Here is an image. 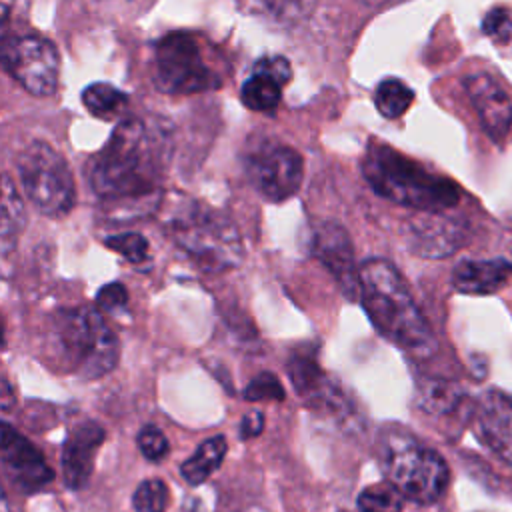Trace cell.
I'll use <instances>...</instances> for the list:
<instances>
[{
  "mask_svg": "<svg viewBox=\"0 0 512 512\" xmlns=\"http://www.w3.org/2000/svg\"><path fill=\"white\" fill-rule=\"evenodd\" d=\"M172 148V126L164 118L122 120L90 160L88 180L94 194L122 208L154 202Z\"/></svg>",
  "mask_w": 512,
  "mask_h": 512,
  "instance_id": "1",
  "label": "cell"
},
{
  "mask_svg": "<svg viewBox=\"0 0 512 512\" xmlns=\"http://www.w3.org/2000/svg\"><path fill=\"white\" fill-rule=\"evenodd\" d=\"M360 302L374 328L398 348L414 356L436 350L430 324L388 260L370 258L360 266Z\"/></svg>",
  "mask_w": 512,
  "mask_h": 512,
  "instance_id": "2",
  "label": "cell"
},
{
  "mask_svg": "<svg viewBox=\"0 0 512 512\" xmlns=\"http://www.w3.org/2000/svg\"><path fill=\"white\" fill-rule=\"evenodd\" d=\"M362 172L378 196L408 208L442 212L460 200V188L452 180L426 170L388 144L366 148Z\"/></svg>",
  "mask_w": 512,
  "mask_h": 512,
  "instance_id": "3",
  "label": "cell"
},
{
  "mask_svg": "<svg viewBox=\"0 0 512 512\" xmlns=\"http://www.w3.org/2000/svg\"><path fill=\"white\" fill-rule=\"evenodd\" d=\"M52 342L64 368L84 380L102 378L118 364V338L96 308L60 310L52 320Z\"/></svg>",
  "mask_w": 512,
  "mask_h": 512,
  "instance_id": "4",
  "label": "cell"
},
{
  "mask_svg": "<svg viewBox=\"0 0 512 512\" xmlns=\"http://www.w3.org/2000/svg\"><path fill=\"white\" fill-rule=\"evenodd\" d=\"M168 234L200 268L222 272L242 262V238L234 222L196 200L174 210L166 222Z\"/></svg>",
  "mask_w": 512,
  "mask_h": 512,
  "instance_id": "5",
  "label": "cell"
},
{
  "mask_svg": "<svg viewBox=\"0 0 512 512\" xmlns=\"http://www.w3.org/2000/svg\"><path fill=\"white\" fill-rule=\"evenodd\" d=\"M20 184L34 208L58 218L72 210L76 186L66 158L42 140L30 142L16 160Z\"/></svg>",
  "mask_w": 512,
  "mask_h": 512,
  "instance_id": "6",
  "label": "cell"
},
{
  "mask_svg": "<svg viewBox=\"0 0 512 512\" xmlns=\"http://www.w3.org/2000/svg\"><path fill=\"white\" fill-rule=\"evenodd\" d=\"M152 82L164 94H196L222 86L194 34L170 32L154 46Z\"/></svg>",
  "mask_w": 512,
  "mask_h": 512,
  "instance_id": "7",
  "label": "cell"
},
{
  "mask_svg": "<svg viewBox=\"0 0 512 512\" xmlns=\"http://www.w3.org/2000/svg\"><path fill=\"white\" fill-rule=\"evenodd\" d=\"M384 468L388 480L418 504L440 500L450 482V470L444 458L410 436H396L388 442Z\"/></svg>",
  "mask_w": 512,
  "mask_h": 512,
  "instance_id": "8",
  "label": "cell"
},
{
  "mask_svg": "<svg viewBox=\"0 0 512 512\" xmlns=\"http://www.w3.org/2000/svg\"><path fill=\"white\" fill-rule=\"evenodd\" d=\"M4 70L32 96H52L58 86L56 46L38 34H16L2 42Z\"/></svg>",
  "mask_w": 512,
  "mask_h": 512,
  "instance_id": "9",
  "label": "cell"
},
{
  "mask_svg": "<svg viewBox=\"0 0 512 512\" xmlns=\"http://www.w3.org/2000/svg\"><path fill=\"white\" fill-rule=\"evenodd\" d=\"M246 174L260 196L268 202H282L300 188L304 162L290 146L266 144L248 156Z\"/></svg>",
  "mask_w": 512,
  "mask_h": 512,
  "instance_id": "10",
  "label": "cell"
},
{
  "mask_svg": "<svg viewBox=\"0 0 512 512\" xmlns=\"http://www.w3.org/2000/svg\"><path fill=\"white\" fill-rule=\"evenodd\" d=\"M0 454L4 476L22 494L38 492L54 478L40 450L8 422H2Z\"/></svg>",
  "mask_w": 512,
  "mask_h": 512,
  "instance_id": "11",
  "label": "cell"
},
{
  "mask_svg": "<svg viewBox=\"0 0 512 512\" xmlns=\"http://www.w3.org/2000/svg\"><path fill=\"white\" fill-rule=\"evenodd\" d=\"M464 88L486 136L502 144L512 130V94L486 72L466 76Z\"/></svg>",
  "mask_w": 512,
  "mask_h": 512,
  "instance_id": "12",
  "label": "cell"
},
{
  "mask_svg": "<svg viewBox=\"0 0 512 512\" xmlns=\"http://www.w3.org/2000/svg\"><path fill=\"white\" fill-rule=\"evenodd\" d=\"M472 430L482 446L512 466V396L486 390L476 400Z\"/></svg>",
  "mask_w": 512,
  "mask_h": 512,
  "instance_id": "13",
  "label": "cell"
},
{
  "mask_svg": "<svg viewBox=\"0 0 512 512\" xmlns=\"http://www.w3.org/2000/svg\"><path fill=\"white\" fill-rule=\"evenodd\" d=\"M314 254L332 272L348 298H360V268H354L352 242L340 224L322 222L316 228Z\"/></svg>",
  "mask_w": 512,
  "mask_h": 512,
  "instance_id": "14",
  "label": "cell"
},
{
  "mask_svg": "<svg viewBox=\"0 0 512 512\" xmlns=\"http://www.w3.org/2000/svg\"><path fill=\"white\" fill-rule=\"evenodd\" d=\"M104 442V430L98 422L76 424L62 446V478L70 490H80L88 484L94 472V458Z\"/></svg>",
  "mask_w": 512,
  "mask_h": 512,
  "instance_id": "15",
  "label": "cell"
},
{
  "mask_svg": "<svg viewBox=\"0 0 512 512\" xmlns=\"http://www.w3.org/2000/svg\"><path fill=\"white\" fill-rule=\"evenodd\" d=\"M410 250L426 258H444L458 250L466 238V228L440 212H428L408 224Z\"/></svg>",
  "mask_w": 512,
  "mask_h": 512,
  "instance_id": "16",
  "label": "cell"
},
{
  "mask_svg": "<svg viewBox=\"0 0 512 512\" xmlns=\"http://www.w3.org/2000/svg\"><path fill=\"white\" fill-rule=\"evenodd\" d=\"M290 372V380L296 392L314 406L336 412L340 408V394L334 382L326 378L322 368L316 362V354L306 348L294 352L286 364Z\"/></svg>",
  "mask_w": 512,
  "mask_h": 512,
  "instance_id": "17",
  "label": "cell"
},
{
  "mask_svg": "<svg viewBox=\"0 0 512 512\" xmlns=\"http://www.w3.org/2000/svg\"><path fill=\"white\" fill-rule=\"evenodd\" d=\"M512 278V262L506 258L462 260L452 270V286L462 294L486 296L504 288Z\"/></svg>",
  "mask_w": 512,
  "mask_h": 512,
  "instance_id": "18",
  "label": "cell"
},
{
  "mask_svg": "<svg viewBox=\"0 0 512 512\" xmlns=\"http://www.w3.org/2000/svg\"><path fill=\"white\" fill-rule=\"evenodd\" d=\"M282 82L264 68L254 66L252 74L240 88V100L254 112H272L282 98Z\"/></svg>",
  "mask_w": 512,
  "mask_h": 512,
  "instance_id": "19",
  "label": "cell"
},
{
  "mask_svg": "<svg viewBox=\"0 0 512 512\" xmlns=\"http://www.w3.org/2000/svg\"><path fill=\"white\" fill-rule=\"evenodd\" d=\"M226 450H228V444H226L224 436H212V438L204 440L196 448V452L188 460L182 462V466H180L182 478L192 486L202 484L220 468V464L226 456Z\"/></svg>",
  "mask_w": 512,
  "mask_h": 512,
  "instance_id": "20",
  "label": "cell"
},
{
  "mask_svg": "<svg viewBox=\"0 0 512 512\" xmlns=\"http://www.w3.org/2000/svg\"><path fill=\"white\" fill-rule=\"evenodd\" d=\"M26 224V210L24 204L10 180L8 174L2 178V226H0V242H2V252L8 254L14 246L16 240Z\"/></svg>",
  "mask_w": 512,
  "mask_h": 512,
  "instance_id": "21",
  "label": "cell"
},
{
  "mask_svg": "<svg viewBox=\"0 0 512 512\" xmlns=\"http://www.w3.org/2000/svg\"><path fill=\"white\" fill-rule=\"evenodd\" d=\"M418 406L428 412V414H448L452 412L460 400H462V390L458 388V384L450 382V380H424L418 386Z\"/></svg>",
  "mask_w": 512,
  "mask_h": 512,
  "instance_id": "22",
  "label": "cell"
},
{
  "mask_svg": "<svg viewBox=\"0 0 512 512\" xmlns=\"http://www.w3.org/2000/svg\"><path fill=\"white\" fill-rule=\"evenodd\" d=\"M80 98L86 110L102 120H112L128 104V96L108 82H94L86 86Z\"/></svg>",
  "mask_w": 512,
  "mask_h": 512,
  "instance_id": "23",
  "label": "cell"
},
{
  "mask_svg": "<svg viewBox=\"0 0 512 512\" xmlns=\"http://www.w3.org/2000/svg\"><path fill=\"white\" fill-rule=\"evenodd\" d=\"M412 102H414V92L400 78H384L374 92V104L384 118L402 116Z\"/></svg>",
  "mask_w": 512,
  "mask_h": 512,
  "instance_id": "24",
  "label": "cell"
},
{
  "mask_svg": "<svg viewBox=\"0 0 512 512\" xmlns=\"http://www.w3.org/2000/svg\"><path fill=\"white\" fill-rule=\"evenodd\" d=\"M404 494L388 480L364 488L358 496L360 512H402Z\"/></svg>",
  "mask_w": 512,
  "mask_h": 512,
  "instance_id": "25",
  "label": "cell"
},
{
  "mask_svg": "<svg viewBox=\"0 0 512 512\" xmlns=\"http://www.w3.org/2000/svg\"><path fill=\"white\" fill-rule=\"evenodd\" d=\"M168 486L158 478H150L138 484L132 494V504L136 512H166L168 508Z\"/></svg>",
  "mask_w": 512,
  "mask_h": 512,
  "instance_id": "26",
  "label": "cell"
},
{
  "mask_svg": "<svg viewBox=\"0 0 512 512\" xmlns=\"http://www.w3.org/2000/svg\"><path fill=\"white\" fill-rule=\"evenodd\" d=\"M106 246L132 264H142L148 260V240L138 232H122L106 238Z\"/></svg>",
  "mask_w": 512,
  "mask_h": 512,
  "instance_id": "27",
  "label": "cell"
},
{
  "mask_svg": "<svg viewBox=\"0 0 512 512\" xmlns=\"http://www.w3.org/2000/svg\"><path fill=\"white\" fill-rule=\"evenodd\" d=\"M244 400H248V402L284 400V388H282L280 380L272 372H260L244 388Z\"/></svg>",
  "mask_w": 512,
  "mask_h": 512,
  "instance_id": "28",
  "label": "cell"
},
{
  "mask_svg": "<svg viewBox=\"0 0 512 512\" xmlns=\"http://www.w3.org/2000/svg\"><path fill=\"white\" fill-rule=\"evenodd\" d=\"M136 442H138V448H140L142 456L150 462H160L170 450V444H168L164 432L158 430L156 426H144L138 432Z\"/></svg>",
  "mask_w": 512,
  "mask_h": 512,
  "instance_id": "29",
  "label": "cell"
},
{
  "mask_svg": "<svg viewBox=\"0 0 512 512\" xmlns=\"http://www.w3.org/2000/svg\"><path fill=\"white\" fill-rule=\"evenodd\" d=\"M482 32L494 38L496 42H508L512 36V16L506 8H492L482 20Z\"/></svg>",
  "mask_w": 512,
  "mask_h": 512,
  "instance_id": "30",
  "label": "cell"
},
{
  "mask_svg": "<svg viewBox=\"0 0 512 512\" xmlns=\"http://www.w3.org/2000/svg\"><path fill=\"white\" fill-rule=\"evenodd\" d=\"M126 302H128V292H126V288L120 282L106 284L96 294V304L104 312L122 310L126 306Z\"/></svg>",
  "mask_w": 512,
  "mask_h": 512,
  "instance_id": "31",
  "label": "cell"
},
{
  "mask_svg": "<svg viewBox=\"0 0 512 512\" xmlns=\"http://www.w3.org/2000/svg\"><path fill=\"white\" fill-rule=\"evenodd\" d=\"M262 428H264V414L260 410H252L240 420V438L242 440L254 438L262 432Z\"/></svg>",
  "mask_w": 512,
  "mask_h": 512,
  "instance_id": "32",
  "label": "cell"
},
{
  "mask_svg": "<svg viewBox=\"0 0 512 512\" xmlns=\"http://www.w3.org/2000/svg\"><path fill=\"white\" fill-rule=\"evenodd\" d=\"M28 2L30 0H0V4H2V22L6 24L8 22V18L12 16V12L14 10H18L20 6H28Z\"/></svg>",
  "mask_w": 512,
  "mask_h": 512,
  "instance_id": "33",
  "label": "cell"
},
{
  "mask_svg": "<svg viewBox=\"0 0 512 512\" xmlns=\"http://www.w3.org/2000/svg\"><path fill=\"white\" fill-rule=\"evenodd\" d=\"M364 2H368V4H374V6H378V4H386V2H392V0H364Z\"/></svg>",
  "mask_w": 512,
  "mask_h": 512,
  "instance_id": "34",
  "label": "cell"
}]
</instances>
